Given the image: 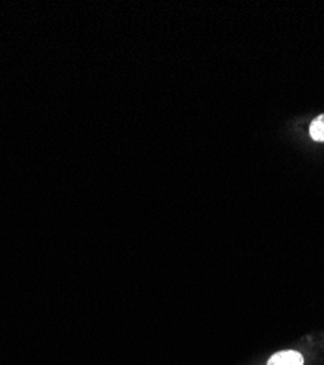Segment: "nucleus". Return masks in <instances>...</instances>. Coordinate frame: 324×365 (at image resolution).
<instances>
[{
  "instance_id": "1",
  "label": "nucleus",
  "mask_w": 324,
  "mask_h": 365,
  "mask_svg": "<svg viewBox=\"0 0 324 365\" xmlns=\"http://www.w3.org/2000/svg\"><path fill=\"white\" fill-rule=\"evenodd\" d=\"M303 364H304L303 355L296 351L278 352L268 362V365H303Z\"/></svg>"
},
{
  "instance_id": "2",
  "label": "nucleus",
  "mask_w": 324,
  "mask_h": 365,
  "mask_svg": "<svg viewBox=\"0 0 324 365\" xmlns=\"http://www.w3.org/2000/svg\"><path fill=\"white\" fill-rule=\"evenodd\" d=\"M310 136L317 142H324V114L318 115L311 121Z\"/></svg>"
}]
</instances>
